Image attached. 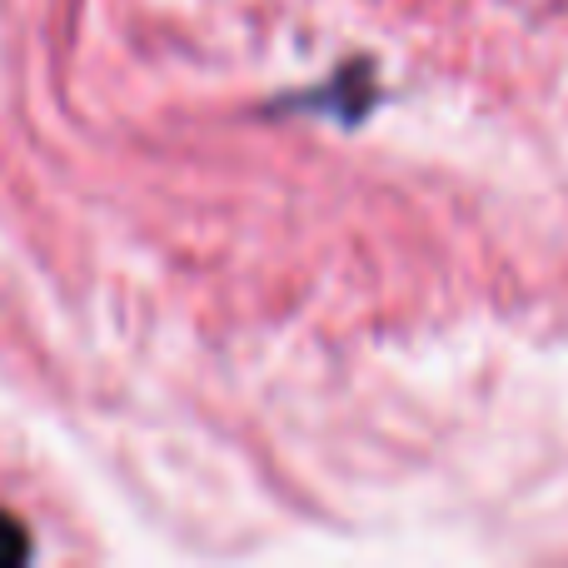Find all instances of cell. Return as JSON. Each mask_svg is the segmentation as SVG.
<instances>
[{
  "mask_svg": "<svg viewBox=\"0 0 568 568\" xmlns=\"http://www.w3.org/2000/svg\"><path fill=\"white\" fill-rule=\"evenodd\" d=\"M26 559H30V534H26V524H20L16 514L0 509V568H16V564H26Z\"/></svg>",
  "mask_w": 568,
  "mask_h": 568,
  "instance_id": "6da1fadb",
  "label": "cell"
}]
</instances>
